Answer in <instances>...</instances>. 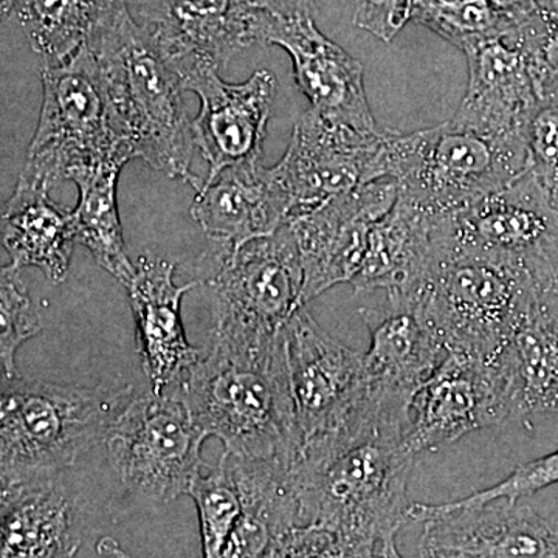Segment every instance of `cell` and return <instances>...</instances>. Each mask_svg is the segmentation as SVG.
Wrapping results in <instances>:
<instances>
[{"instance_id": "cell-1", "label": "cell", "mask_w": 558, "mask_h": 558, "mask_svg": "<svg viewBox=\"0 0 558 558\" xmlns=\"http://www.w3.org/2000/svg\"><path fill=\"white\" fill-rule=\"evenodd\" d=\"M411 396L368 388L357 409L307 440L290 468L300 524L339 535L347 557H399L416 454L410 449Z\"/></svg>"}, {"instance_id": "cell-2", "label": "cell", "mask_w": 558, "mask_h": 558, "mask_svg": "<svg viewBox=\"0 0 558 558\" xmlns=\"http://www.w3.org/2000/svg\"><path fill=\"white\" fill-rule=\"evenodd\" d=\"M163 391L183 400L205 435L231 454L292 468L301 439L290 389L284 333L213 330L207 355Z\"/></svg>"}, {"instance_id": "cell-3", "label": "cell", "mask_w": 558, "mask_h": 558, "mask_svg": "<svg viewBox=\"0 0 558 558\" xmlns=\"http://www.w3.org/2000/svg\"><path fill=\"white\" fill-rule=\"evenodd\" d=\"M87 47L132 159L199 190L204 179L190 171L194 138L183 106L185 87L146 28L123 5Z\"/></svg>"}, {"instance_id": "cell-4", "label": "cell", "mask_w": 558, "mask_h": 558, "mask_svg": "<svg viewBox=\"0 0 558 558\" xmlns=\"http://www.w3.org/2000/svg\"><path fill=\"white\" fill-rule=\"evenodd\" d=\"M0 476L2 487L62 475L105 444L134 398L132 387H81L2 376Z\"/></svg>"}, {"instance_id": "cell-5", "label": "cell", "mask_w": 558, "mask_h": 558, "mask_svg": "<svg viewBox=\"0 0 558 558\" xmlns=\"http://www.w3.org/2000/svg\"><path fill=\"white\" fill-rule=\"evenodd\" d=\"M384 167L399 196L447 218L529 171L527 137L487 134L453 119L411 134L385 131Z\"/></svg>"}, {"instance_id": "cell-6", "label": "cell", "mask_w": 558, "mask_h": 558, "mask_svg": "<svg viewBox=\"0 0 558 558\" xmlns=\"http://www.w3.org/2000/svg\"><path fill=\"white\" fill-rule=\"evenodd\" d=\"M545 286L515 264L449 247L436 230L432 266L407 293L421 299L449 351L494 362Z\"/></svg>"}, {"instance_id": "cell-7", "label": "cell", "mask_w": 558, "mask_h": 558, "mask_svg": "<svg viewBox=\"0 0 558 558\" xmlns=\"http://www.w3.org/2000/svg\"><path fill=\"white\" fill-rule=\"evenodd\" d=\"M38 130L17 182L51 189L70 172L132 154L117 131L97 61L84 47L57 65H43Z\"/></svg>"}, {"instance_id": "cell-8", "label": "cell", "mask_w": 558, "mask_h": 558, "mask_svg": "<svg viewBox=\"0 0 558 558\" xmlns=\"http://www.w3.org/2000/svg\"><path fill=\"white\" fill-rule=\"evenodd\" d=\"M207 438L182 399L150 389L124 407L105 446L110 468L128 490L167 505L189 495L201 475Z\"/></svg>"}, {"instance_id": "cell-9", "label": "cell", "mask_w": 558, "mask_h": 558, "mask_svg": "<svg viewBox=\"0 0 558 558\" xmlns=\"http://www.w3.org/2000/svg\"><path fill=\"white\" fill-rule=\"evenodd\" d=\"M438 236L451 248L523 267L542 284L558 281V208L531 170L440 219Z\"/></svg>"}, {"instance_id": "cell-10", "label": "cell", "mask_w": 558, "mask_h": 558, "mask_svg": "<svg viewBox=\"0 0 558 558\" xmlns=\"http://www.w3.org/2000/svg\"><path fill=\"white\" fill-rule=\"evenodd\" d=\"M303 282L300 248L289 222L241 247L222 245L218 270L208 281L213 330L277 336L303 306Z\"/></svg>"}, {"instance_id": "cell-11", "label": "cell", "mask_w": 558, "mask_h": 558, "mask_svg": "<svg viewBox=\"0 0 558 558\" xmlns=\"http://www.w3.org/2000/svg\"><path fill=\"white\" fill-rule=\"evenodd\" d=\"M385 131L362 132L310 109L293 128L284 157L269 174L289 204V219L314 211L373 180L387 178Z\"/></svg>"}, {"instance_id": "cell-12", "label": "cell", "mask_w": 558, "mask_h": 558, "mask_svg": "<svg viewBox=\"0 0 558 558\" xmlns=\"http://www.w3.org/2000/svg\"><path fill=\"white\" fill-rule=\"evenodd\" d=\"M422 557H558V529L520 499L413 502Z\"/></svg>"}, {"instance_id": "cell-13", "label": "cell", "mask_w": 558, "mask_h": 558, "mask_svg": "<svg viewBox=\"0 0 558 558\" xmlns=\"http://www.w3.org/2000/svg\"><path fill=\"white\" fill-rule=\"evenodd\" d=\"M303 446L339 427L368 395L365 354L344 347L301 306L282 328Z\"/></svg>"}, {"instance_id": "cell-14", "label": "cell", "mask_w": 558, "mask_h": 558, "mask_svg": "<svg viewBox=\"0 0 558 558\" xmlns=\"http://www.w3.org/2000/svg\"><path fill=\"white\" fill-rule=\"evenodd\" d=\"M142 25L182 78L220 70L240 51L266 44L269 13L250 0H145Z\"/></svg>"}, {"instance_id": "cell-15", "label": "cell", "mask_w": 558, "mask_h": 558, "mask_svg": "<svg viewBox=\"0 0 558 558\" xmlns=\"http://www.w3.org/2000/svg\"><path fill=\"white\" fill-rule=\"evenodd\" d=\"M509 421L512 418L495 363L449 351L411 399L410 449L417 457Z\"/></svg>"}, {"instance_id": "cell-16", "label": "cell", "mask_w": 558, "mask_h": 558, "mask_svg": "<svg viewBox=\"0 0 558 558\" xmlns=\"http://www.w3.org/2000/svg\"><path fill=\"white\" fill-rule=\"evenodd\" d=\"M398 196L395 179H377L290 220L303 263V306L333 286L351 284L362 266L371 229Z\"/></svg>"}, {"instance_id": "cell-17", "label": "cell", "mask_w": 558, "mask_h": 558, "mask_svg": "<svg viewBox=\"0 0 558 558\" xmlns=\"http://www.w3.org/2000/svg\"><path fill=\"white\" fill-rule=\"evenodd\" d=\"M185 90L199 97L193 120L194 146L207 160L213 179L229 168L258 167L278 83L269 70H258L244 83L219 78V70L199 68L182 76Z\"/></svg>"}, {"instance_id": "cell-18", "label": "cell", "mask_w": 558, "mask_h": 558, "mask_svg": "<svg viewBox=\"0 0 558 558\" xmlns=\"http://www.w3.org/2000/svg\"><path fill=\"white\" fill-rule=\"evenodd\" d=\"M266 44L288 51L296 86L323 119L362 132H377L371 112L362 62L326 38L314 17L269 16Z\"/></svg>"}, {"instance_id": "cell-19", "label": "cell", "mask_w": 558, "mask_h": 558, "mask_svg": "<svg viewBox=\"0 0 558 558\" xmlns=\"http://www.w3.org/2000/svg\"><path fill=\"white\" fill-rule=\"evenodd\" d=\"M359 315L371 337L365 354L369 387L413 398L449 354L421 299L413 293H387L384 304L363 307Z\"/></svg>"}, {"instance_id": "cell-20", "label": "cell", "mask_w": 558, "mask_h": 558, "mask_svg": "<svg viewBox=\"0 0 558 558\" xmlns=\"http://www.w3.org/2000/svg\"><path fill=\"white\" fill-rule=\"evenodd\" d=\"M135 277L126 286L137 328L142 368L154 392L178 384L202 357L190 344L182 323V300L196 282L178 286L175 266L165 259L140 256Z\"/></svg>"}, {"instance_id": "cell-21", "label": "cell", "mask_w": 558, "mask_h": 558, "mask_svg": "<svg viewBox=\"0 0 558 558\" xmlns=\"http://www.w3.org/2000/svg\"><path fill=\"white\" fill-rule=\"evenodd\" d=\"M469 84L453 120L494 135H524L539 97L524 51L508 33L464 50Z\"/></svg>"}, {"instance_id": "cell-22", "label": "cell", "mask_w": 558, "mask_h": 558, "mask_svg": "<svg viewBox=\"0 0 558 558\" xmlns=\"http://www.w3.org/2000/svg\"><path fill=\"white\" fill-rule=\"evenodd\" d=\"M494 363L512 421L558 413V281L538 290Z\"/></svg>"}, {"instance_id": "cell-23", "label": "cell", "mask_w": 558, "mask_h": 558, "mask_svg": "<svg viewBox=\"0 0 558 558\" xmlns=\"http://www.w3.org/2000/svg\"><path fill=\"white\" fill-rule=\"evenodd\" d=\"M191 216L213 241L238 248L270 236L288 222L289 204L267 168H229L216 178L204 179Z\"/></svg>"}, {"instance_id": "cell-24", "label": "cell", "mask_w": 558, "mask_h": 558, "mask_svg": "<svg viewBox=\"0 0 558 558\" xmlns=\"http://www.w3.org/2000/svg\"><path fill=\"white\" fill-rule=\"evenodd\" d=\"M81 542L76 498L61 475L2 487L0 556L73 557Z\"/></svg>"}, {"instance_id": "cell-25", "label": "cell", "mask_w": 558, "mask_h": 558, "mask_svg": "<svg viewBox=\"0 0 558 558\" xmlns=\"http://www.w3.org/2000/svg\"><path fill=\"white\" fill-rule=\"evenodd\" d=\"M439 220L398 196L369 231L362 266L351 281L355 292L384 289L387 293H407L416 289L435 258Z\"/></svg>"}, {"instance_id": "cell-26", "label": "cell", "mask_w": 558, "mask_h": 558, "mask_svg": "<svg viewBox=\"0 0 558 558\" xmlns=\"http://www.w3.org/2000/svg\"><path fill=\"white\" fill-rule=\"evenodd\" d=\"M242 513L222 557H267L277 539L300 524V502L290 468L275 459L236 457L223 450Z\"/></svg>"}, {"instance_id": "cell-27", "label": "cell", "mask_w": 558, "mask_h": 558, "mask_svg": "<svg viewBox=\"0 0 558 558\" xmlns=\"http://www.w3.org/2000/svg\"><path fill=\"white\" fill-rule=\"evenodd\" d=\"M49 189L17 182L2 213V244L17 269L36 267L53 284L68 277L76 242L72 211L50 199Z\"/></svg>"}, {"instance_id": "cell-28", "label": "cell", "mask_w": 558, "mask_h": 558, "mask_svg": "<svg viewBox=\"0 0 558 558\" xmlns=\"http://www.w3.org/2000/svg\"><path fill=\"white\" fill-rule=\"evenodd\" d=\"M128 161L113 157L70 172L68 180L78 186L80 199L73 209L76 241L89 248L102 269L126 288L137 267L131 263L121 229L117 185Z\"/></svg>"}, {"instance_id": "cell-29", "label": "cell", "mask_w": 558, "mask_h": 558, "mask_svg": "<svg viewBox=\"0 0 558 558\" xmlns=\"http://www.w3.org/2000/svg\"><path fill=\"white\" fill-rule=\"evenodd\" d=\"M124 0H17V24L43 65H57L89 46Z\"/></svg>"}, {"instance_id": "cell-30", "label": "cell", "mask_w": 558, "mask_h": 558, "mask_svg": "<svg viewBox=\"0 0 558 558\" xmlns=\"http://www.w3.org/2000/svg\"><path fill=\"white\" fill-rule=\"evenodd\" d=\"M413 21L462 51L513 25L488 0H417Z\"/></svg>"}, {"instance_id": "cell-31", "label": "cell", "mask_w": 558, "mask_h": 558, "mask_svg": "<svg viewBox=\"0 0 558 558\" xmlns=\"http://www.w3.org/2000/svg\"><path fill=\"white\" fill-rule=\"evenodd\" d=\"M189 495L199 513L204 556L222 557L242 513L240 490L226 458L220 457L218 464L205 475L201 473L190 487Z\"/></svg>"}, {"instance_id": "cell-32", "label": "cell", "mask_w": 558, "mask_h": 558, "mask_svg": "<svg viewBox=\"0 0 558 558\" xmlns=\"http://www.w3.org/2000/svg\"><path fill=\"white\" fill-rule=\"evenodd\" d=\"M20 270L13 264L2 267L0 274V362L2 376H16V354L25 341L43 330L39 315Z\"/></svg>"}, {"instance_id": "cell-33", "label": "cell", "mask_w": 558, "mask_h": 558, "mask_svg": "<svg viewBox=\"0 0 558 558\" xmlns=\"http://www.w3.org/2000/svg\"><path fill=\"white\" fill-rule=\"evenodd\" d=\"M508 36L526 54L539 97L558 92V10L538 9L517 22Z\"/></svg>"}, {"instance_id": "cell-34", "label": "cell", "mask_w": 558, "mask_h": 558, "mask_svg": "<svg viewBox=\"0 0 558 558\" xmlns=\"http://www.w3.org/2000/svg\"><path fill=\"white\" fill-rule=\"evenodd\" d=\"M529 170L558 208V92L543 98L527 130Z\"/></svg>"}, {"instance_id": "cell-35", "label": "cell", "mask_w": 558, "mask_h": 558, "mask_svg": "<svg viewBox=\"0 0 558 558\" xmlns=\"http://www.w3.org/2000/svg\"><path fill=\"white\" fill-rule=\"evenodd\" d=\"M557 483L558 450L546 454V457L535 459V461L521 464L501 483L461 499L468 502L486 501V499L499 497L521 499L531 497V495L537 494L538 490Z\"/></svg>"}, {"instance_id": "cell-36", "label": "cell", "mask_w": 558, "mask_h": 558, "mask_svg": "<svg viewBox=\"0 0 558 558\" xmlns=\"http://www.w3.org/2000/svg\"><path fill=\"white\" fill-rule=\"evenodd\" d=\"M417 0H355L352 22L384 43H391L413 21Z\"/></svg>"}, {"instance_id": "cell-37", "label": "cell", "mask_w": 558, "mask_h": 558, "mask_svg": "<svg viewBox=\"0 0 558 558\" xmlns=\"http://www.w3.org/2000/svg\"><path fill=\"white\" fill-rule=\"evenodd\" d=\"M250 2L281 20H303V17H315L317 14L315 0H250Z\"/></svg>"}, {"instance_id": "cell-38", "label": "cell", "mask_w": 558, "mask_h": 558, "mask_svg": "<svg viewBox=\"0 0 558 558\" xmlns=\"http://www.w3.org/2000/svg\"><path fill=\"white\" fill-rule=\"evenodd\" d=\"M512 24L526 20L538 9L537 0H488Z\"/></svg>"}, {"instance_id": "cell-39", "label": "cell", "mask_w": 558, "mask_h": 558, "mask_svg": "<svg viewBox=\"0 0 558 558\" xmlns=\"http://www.w3.org/2000/svg\"><path fill=\"white\" fill-rule=\"evenodd\" d=\"M17 0H0V10H2V16L9 17L11 11L16 7Z\"/></svg>"}]
</instances>
